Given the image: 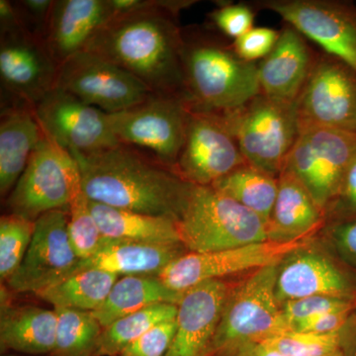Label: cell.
<instances>
[{"mask_svg": "<svg viewBox=\"0 0 356 356\" xmlns=\"http://www.w3.org/2000/svg\"><path fill=\"white\" fill-rule=\"evenodd\" d=\"M177 315V305L161 303L119 318L103 329L95 356H118L154 325L175 320Z\"/></svg>", "mask_w": 356, "mask_h": 356, "instance_id": "cell-30", "label": "cell"}, {"mask_svg": "<svg viewBox=\"0 0 356 356\" xmlns=\"http://www.w3.org/2000/svg\"><path fill=\"white\" fill-rule=\"evenodd\" d=\"M325 356H343V355H341V350H337L336 353H331V355H327Z\"/></svg>", "mask_w": 356, "mask_h": 356, "instance_id": "cell-46", "label": "cell"}, {"mask_svg": "<svg viewBox=\"0 0 356 356\" xmlns=\"http://www.w3.org/2000/svg\"><path fill=\"white\" fill-rule=\"evenodd\" d=\"M191 112L184 98L153 92L132 108L108 116L119 144L142 149L175 170Z\"/></svg>", "mask_w": 356, "mask_h": 356, "instance_id": "cell-8", "label": "cell"}, {"mask_svg": "<svg viewBox=\"0 0 356 356\" xmlns=\"http://www.w3.org/2000/svg\"><path fill=\"white\" fill-rule=\"evenodd\" d=\"M47 139L70 154H88L119 145L108 114L56 88L33 106Z\"/></svg>", "mask_w": 356, "mask_h": 356, "instance_id": "cell-14", "label": "cell"}, {"mask_svg": "<svg viewBox=\"0 0 356 356\" xmlns=\"http://www.w3.org/2000/svg\"><path fill=\"white\" fill-rule=\"evenodd\" d=\"M184 294L173 291L156 275L122 276L92 315L105 329L119 318L156 304L178 305Z\"/></svg>", "mask_w": 356, "mask_h": 356, "instance_id": "cell-26", "label": "cell"}, {"mask_svg": "<svg viewBox=\"0 0 356 356\" xmlns=\"http://www.w3.org/2000/svg\"><path fill=\"white\" fill-rule=\"evenodd\" d=\"M343 356H356V307L350 312L343 327L337 332Z\"/></svg>", "mask_w": 356, "mask_h": 356, "instance_id": "cell-44", "label": "cell"}, {"mask_svg": "<svg viewBox=\"0 0 356 356\" xmlns=\"http://www.w3.org/2000/svg\"><path fill=\"white\" fill-rule=\"evenodd\" d=\"M119 278L117 274L88 269L72 274L36 295L55 309L92 313L102 306Z\"/></svg>", "mask_w": 356, "mask_h": 356, "instance_id": "cell-28", "label": "cell"}, {"mask_svg": "<svg viewBox=\"0 0 356 356\" xmlns=\"http://www.w3.org/2000/svg\"><path fill=\"white\" fill-rule=\"evenodd\" d=\"M177 327L175 320L154 325L129 344L118 356H165L172 346Z\"/></svg>", "mask_w": 356, "mask_h": 356, "instance_id": "cell-38", "label": "cell"}, {"mask_svg": "<svg viewBox=\"0 0 356 356\" xmlns=\"http://www.w3.org/2000/svg\"><path fill=\"white\" fill-rule=\"evenodd\" d=\"M57 88L107 114L132 108L153 93L127 70L88 51L60 65Z\"/></svg>", "mask_w": 356, "mask_h": 356, "instance_id": "cell-11", "label": "cell"}, {"mask_svg": "<svg viewBox=\"0 0 356 356\" xmlns=\"http://www.w3.org/2000/svg\"><path fill=\"white\" fill-rule=\"evenodd\" d=\"M280 32L267 27H254L234 41V51L243 60L257 63L264 60L277 43Z\"/></svg>", "mask_w": 356, "mask_h": 356, "instance_id": "cell-40", "label": "cell"}, {"mask_svg": "<svg viewBox=\"0 0 356 356\" xmlns=\"http://www.w3.org/2000/svg\"><path fill=\"white\" fill-rule=\"evenodd\" d=\"M115 15L111 0H55L44 44L60 65L86 51L91 40Z\"/></svg>", "mask_w": 356, "mask_h": 356, "instance_id": "cell-20", "label": "cell"}, {"mask_svg": "<svg viewBox=\"0 0 356 356\" xmlns=\"http://www.w3.org/2000/svg\"><path fill=\"white\" fill-rule=\"evenodd\" d=\"M67 224L65 210L50 211L35 221L24 259L6 281L13 291L37 294L72 275L81 259L70 243Z\"/></svg>", "mask_w": 356, "mask_h": 356, "instance_id": "cell-17", "label": "cell"}, {"mask_svg": "<svg viewBox=\"0 0 356 356\" xmlns=\"http://www.w3.org/2000/svg\"><path fill=\"white\" fill-rule=\"evenodd\" d=\"M195 1L112 0L116 15L91 40L86 51L127 70L153 92L186 100L181 9Z\"/></svg>", "mask_w": 356, "mask_h": 356, "instance_id": "cell-1", "label": "cell"}, {"mask_svg": "<svg viewBox=\"0 0 356 356\" xmlns=\"http://www.w3.org/2000/svg\"><path fill=\"white\" fill-rule=\"evenodd\" d=\"M81 192V172L76 159L44 136L7 196L6 205L9 214L36 221L50 211H69Z\"/></svg>", "mask_w": 356, "mask_h": 356, "instance_id": "cell-7", "label": "cell"}, {"mask_svg": "<svg viewBox=\"0 0 356 356\" xmlns=\"http://www.w3.org/2000/svg\"><path fill=\"white\" fill-rule=\"evenodd\" d=\"M280 306L288 330H294L318 316L334 311L353 310L356 307V299L312 296L289 300Z\"/></svg>", "mask_w": 356, "mask_h": 356, "instance_id": "cell-35", "label": "cell"}, {"mask_svg": "<svg viewBox=\"0 0 356 356\" xmlns=\"http://www.w3.org/2000/svg\"><path fill=\"white\" fill-rule=\"evenodd\" d=\"M67 231L70 243L81 261L88 259L97 252L103 236L90 209V201L83 191L70 204Z\"/></svg>", "mask_w": 356, "mask_h": 356, "instance_id": "cell-33", "label": "cell"}, {"mask_svg": "<svg viewBox=\"0 0 356 356\" xmlns=\"http://www.w3.org/2000/svg\"><path fill=\"white\" fill-rule=\"evenodd\" d=\"M57 334L53 356H95L103 331L91 312L56 308Z\"/></svg>", "mask_w": 356, "mask_h": 356, "instance_id": "cell-31", "label": "cell"}, {"mask_svg": "<svg viewBox=\"0 0 356 356\" xmlns=\"http://www.w3.org/2000/svg\"><path fill=\"white\" fill-rule=\"evenodd\" d=\"M229 288L222 280H212L184 292L177 305V332L165 356H213Z\"/></svg>", "mask_w": 356, "mask_h": 356, "instance_id": "cell-19", "label": "cell"}, {"mask_svg": "<svg viewBox=\"0 0 356 356\" xmlns=\"http://www.w3.org/2000/svg\"><path fill=\"white\" fill-rule=\"evenodd\" d=\"M182 70L193 110L224 113L261 93L259 64L243 60L207 29L184 28Z\"/></svg>", "mask_w": 356, "mask_h": 356, "instance_id": "cell-3", "label": "cell"}, {"mask_svg": "<svg viewBox=\"0 0 356 356\" xmlns=\"http://www.w3.org/2000/svg\"><path fill=\"white\" fill-rule=\"evenodd\" d=\"M240 356H284L278 353L277 350H273L270 346H267L266 343L259 344L254 348H250L243 353Z\"/></svg>", "mask_w": 356, "mask_h": 356, "instance_id": "cell-45", "label": "cell"}, {"mask_svg": "<svg viewBox=\"0 0 356 356\" xmlns=\"http://www.w3.org/2000/svg\"><path fill=\"white\" fill-rule=\"evenodd\" d=\"M278 264L252 271L229 288L213 341V356H240L288 331L275 294Z\"/></svg>", "mask_w": 356, "mask_h": 356, "instance_id": "cell-4", "label": "cell"}, {"mask_svg": "<svg viewBox=\"0 0 356 356\" xmlns=\"http://www.w3.org/2000/svg\"><path fill=\"white\" fill-rule=\"evenodd\" d=\"M58 70L43 39L26 30L0 35V79L11 102L34 106L57 88Z\"/></svg>", "mask_w": 356, "mask_h": 356, "instance_id": "cell-18", "label": "cell"}, {"mask_svg": "<svg viewBox=\"0 0 356 356\" xmlns=\"http://www.w3.org/2000/svg\"><path fill=\"white\" fill-rule=\"evenodd\" d=\"M209 20L222 34L235 41L254 28V13L247 4H222L209 14Z\"/></svg>", "mask_w": 356, "mask_h": 356, "instance_id": "cell-37", "label": "cell"}, {"mask_svg": "<svg viewBox=\"0 0 356 356\" xmlns=\"http://www.w3.org/2000/svg\"><path fill=\"white\" fill-rule=\"evenodd\" d=\"M355 154L356 133L301 127L283 170L294 175L325 212Z\"/></svg>", "mask_w": 356, "mask_h": 356, "instance_id": "cell-9", "label": "cell"}, {"mask_svg": "<svg viewBox=\"0 0 356 356\" xmlns=\"http://www.w3.org/2000/svg\"><path fill=\"white\" fill-rule=\"evenodd\" d=\"M90 209L105 238L143 243H181L177 222L170 218L152 216L92 201Z\"/></svg>", "mask_w": 356, "mask_h": 356, "instance_id": "cell-27", "label": "cell"}, {"mask_svg": "<svg viewBox=\"0 0 356 356\" xmlns=\"http://www.w3.org/2000/svg\"><path fill=\"white\" fill-rule=\"evenodd\" d=\"M35 221L4 215L0 220V277L8 280L24 259L34 234Z\"/></svg>", "mask_w": 356, "mask_h": 356, "instance_id": "cell-32", "label": "cell"}, {"mask_svg": "<svg viewBox=\"0 0 356 356\" xmlns=\"http://www.w3.org/2000/svg\"><path fill=\"white\" fill-rule=\"evenodd\" d=\"M325 225L356 221V154L325 210Z\"/></svg>", "mask_w": 356, "mask_h": 356, "instance_id": "cell-36", "label": "cell"}, {"mask_svg": "<svg viewBox=\"0 0 356 356\" xmlns=\"http://www.w3.org/2000/svg\"><path fill=\"white\" fill-rule=\"evenodd\" d=\"M57 325L55 310L38 307L4 309L0 322L1 348L28 355L51 353Z\"/></svg>", "mask_w": 356, "mask_h": 356, "instance_id": "cell-25", "label": "cell"}, {"mask_svg": "<svg viewBox=\"0 0 356 356\" xmlns=\"http://www.w3.org/2000/svg\"><path fill=\"white\" fill-rule=\"evenodd\" d=\"M25 30L13 1L0 0V35Z\"/></svg>", "mask_w": 356, "mask_h": 356, "instance_id": "cell-43", "label": "cell"}, {"mask_svg": "<svg viewBox=\"0 0 356 356\" xmlns=\"http://www.w3.org/2000/svg\"><path fill=\"white\" fill-rule=\"evenodd\" d=\"M26 31L44 40L55 0L13 1Z\"/></svg>", "mask_w": 356, "mask_h": 356, "instance_id": "cell-41", "label": "cell"}, {"mask_svg": "<svg viewBox=\"0 0 356 356\" xmlns=\"http://www.w3.org/2000/svg\"><path fill=\"white\" fill-rule=\"evenodd\" d=\"M318 235L278 264L275 294L280 305L312 296L356 299V270Z\"/></svg>", "mask_w": 356, "mask_h": 356, "instance_id": "cell-10", "label": "cell"}, {"mask_svg": "<svg viewBox=\"0 0 356 356\" xmlns=\"http://www.w3.org/2000/svg\"><path fill=\"white\" fill-rule=\"evenodd\" d=\"M185 254L187 250L181 243L133 242L104 236L97 252L79 261L72 274L98 269L119 276H158L170 262Z\"/></svg>", "mask_w": 356, "mask_h": 356, "instance_id": "cell-22", "label": "cell"}, {"mask_svg": "<svg viewBox=\"0 0 356 356\" xmlns=\"http://www.w3.org/2000/svg\"><path fill=\"white\" fill-rule=\"evenodd\" d=\"M211 186L252 211L268 225L277 196V177L245 163Z\"/></svg>", "mask_w": 356, "mask_h": 356, "instance_id": "cell-29", "label": "cell"}, {"mask_svg": "<svg viewBox=\"0 0 356 356\" xmlns=\"http://www.w3.org/2000/svg\"><path fill=\"white\" fill-rule=\"evenodd\" d=\"M257 4L356 70L355 6L325 0H264Z\"/></svg>", "mask_w": 356, "mask_h": 356, "instance_id": "cell-15", "label": "cell"}, {"mask_svg": "<svg viewBox=\"0 0 356 356\" xmlns=\"http://www.w3.org/2000/svg\"><path fill=\"white\" fill-rule=\"evenodd\" d=\"M44 137L34 110L24 102L2 105L0 116V194L7 197Z\"/></svg>", "mask_w": 356, "mask_h": 356, "instance_id": "cell-23", "label": "cell"}, {"mask_svg": "<svg viewBox=\"0 0 356 356\" xmlns=\"http://www.w3.org/2000/svg\"><path fill=\"white\" fill-rule=\"evenodd\" d=\"M245 163L221 115L191 109L175 172L191 184L211 186Z\"/></svg>", "mask_w": 356, "mask_h": 356, "instance_id": "cell-16", "label": "cell"}, {"mask_svg": "<svg viewBox=\"0 0 356 356\" xmlns=\"http://www.w3.org/2000/svg\"><path fill=\"white\" fill-rule=\"evenodd\" d=\"M325 226V212L303 184L283 170L268 222L269 241L295 242L317 236Z\"/></svg>", "mask_w": 356, "mask_h": 356, "instance_id": "cell-24", "label": "cell"}, {"mask_svg": "<svg viewBox=\"0 0 356 356\" xmlns=\"http://www.w3.org/2000/svg\"><path fill=\"white\" fill-rule=\"evenodd\" d=\"M81 191L92 202L179 221L194 184L137 147L119 144L88 154H72Z\"/></svg>", "mask_w": 356, "mask_h": 356, "instance_id": "cell-2", "label": "cell"}, {"mask_svg": "<svg viewBox=\"0 0 356 356\" xmlns=\"http://www.w3.org/2000/svg\"><path fill=\"white\" fill-rule=\"evenodd\" d=\"M296 105L300 128L356 133V70L327 54L316 58Z\"/></svg>", "mask_w": 356, "mask_h": 356, "instance_id": "cell-12", "label": "cell"}, {"mask_svg": "<svg viewBox=\"0 0 356 356\" xmlns=\"http://www.w3.org/2000/svg\"><path fill=\"white\" fill-rule=\"evenodd\" d=\"M318 234L341 261L356 270V221L327 224Z\"/></svg>", "mask_w": 356, "mask_h": 356, "instance_id": "cell-39", "label": "cell"}, {"mask_svg": "<svg viewBox=\"0 0 356 356\" xmlns=\"http://www.w3.org/2000/svg\"><path fill=\"white\" fill-rule=\"evenodd\" d=\"M313 238L289 243L268 240L218 252H187L170 262L158 276L173 291L184 293L208 281L278 264Z\"/></svg>", "mask_w": 356, "mask_h": 356, "instance_id": "cell-13", "label": "cell"}, {"mask_svg": "<svg viewBox=\"0 0 356 356\" xmlns=\"http://www.w3.org/2000/svg\"><path fill=\"white\" fill-rule=\"evenodd\" d=\"M187 252H211L268 241V225L212 186L194 185L177 222Z\"/></svg>", "mask_w": 356, "mask_h": 356, "instance_id": "cell-6", "label": "cell"}, {"mask_svg": "<svg viewBox=\"0 0 356 356\" xmlns=\"http://www.w3.org/2000/svg\"><path fill=\"white\" fill-rule=\"evenodd\" d=\"M218 114L247 163L280 177L300 132L296 102L259 93L238 108Z\"/></svg>", "mask_w": 356, "mask_h": 356, "instance_id": "cell-5", "label": "cell"}, {"mask_svg": "<svg viewBox=\"0 0 356 356\" xmlns=\"http://www.w3.org/2000/svg\"><path fill=\"white\" fill-rule=\"evenodd\" d=\"M315 60L304 37L286 26L273 50L259 64L261 93L296 102Z\"/></svg>", "mask_w": 356, "mask_h": 356, "instance_id": "cell-21", "label": "cell"}, {"mask_svg": "<svg viewBox=\"0 0 356 356\" xmlns=\"http://www.w3.org/2000/svg\"><path fill=\"white\" fill-rule=\"evenodd\" d=\"M353 310L334 311L318 316L310 321H307L291 331L313 332L318 334H337L346 324Z\"/></svg>", "mask_w": 356, "mask_h": 356, "instance_id": "cell-42", "label": "cell"}, {"mask_svg": "<svg viewBox=\"0 0 356 356\" xmlns=\"http://www.w3.org/2000/svg\"><path fill=\"white\" fill-rule=\"evenodd\" d=\"M264 343L284 356H325L339 350V334H318L288 330Z\"/></svg>", "mask_w": 356, "mask_h": 356, "instance_id": "cell-34", "label": "cell"}]
</instances>
